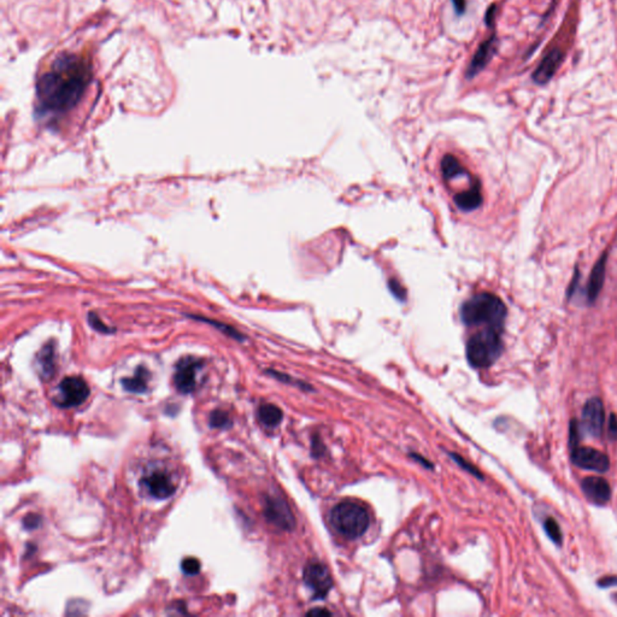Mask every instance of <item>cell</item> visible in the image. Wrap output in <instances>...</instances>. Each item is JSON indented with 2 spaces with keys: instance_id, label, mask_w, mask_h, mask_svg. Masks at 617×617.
Segmentation results:
<instances>
[{
  "instance_id": "obj_1",
  "label": "cell",
  "mask_w": 617,
  "mask_h": 617,
  "mask_svg": "<svg viewBox=\"0 0 617 617\" xmlns=\"http://www.w3.org/2000/svg\"><path fill=\"white\" fill-rule=\"evenodd\" d=\"M92 79L89 58L64 53L57 57L37 84V110L42 116H58L74 109Z\"/></svg>"
},
{
  "instance_id": "obj_2",
  "label": "cell",
  "mask_w": 617,
  "mask_h": 617,
  "mask_svg": "<svg viewBox=\"0 0 617 617\" xmlns=\"http://www.w3.org/2000/svg\"><path fill=\"white\" fill-rule=\"evenodd\" d=\"M506 317V307L501 298L492 293H479L464 302L460 319L465 325H486L501 330Z\"/></svg>"
},
{
  "instance_id": "obj_3",
  "label": "cell",
  "mask_w": 617,
  "mask_h": 617,
  "mask_svg": "<svg viewBox=\"0 0 617 617\" xmlns=\"http://www.w3.org/2000/svg\"><path fill=\"white\" fill-rule=\"evenodd\" d=\"M501 330L486 327L474 334L467 343V358L472 367L488 368L503 352Z\"/></svg>"
},
{
  "instance_id": "obj_4",
  "label": "cell",
  "mask_w": 617,
  "mask_h": 617,
  "mask_svg": "<svg viewBox=\"0 0 617 617\" xmlns=\"http://www.w3.org/2000/svg\"><path fill=\"white\" fill-rule=\"evenodd\" d=\"M330 522L338 533L348 539H357L367 532L370 526L368 511L355 501H343L333 508Z\"/></svg>"
},
{
  "instance_id": "obj_5",
  "label": "cell",
  "mask_w": 617,
  "mask_h": 617,
  "mask_svg": "<svg viewBox=\"0 0 617 617\" xmlns=\"http://www.w3.org/2000/svg\"><path fill=\"white\" fill-rule=\"evenodd\" d=\"M203 368V361L199 358L187 356L177 363L174 373V384L182 395H190L198 385V374Z\"/></svg>"
},
{
  "instance_id": "obj_6",
  "label": "cell",
  "mask_w": 617,
  "mask_h": 617,
  "mask_svg": "<svg viewBox=\"0 0 617 617\" xmlns=\"http://www.w3.org/2000/svg\"><path fill=\"white\" fill-rule=\"evenodd\" d=\"M60 395L55 402L60 408H74L84 404L89 397V386L79 376L65 377L60 384Z\"/></svg>"
},
{
  "instance_id": "obj_7",
  "label": "cell",
  "mask_w": 617,
  "mask_h": 617,
  "mask_svg": "<svg viewBox=\"0 0 617 617\" xmlns=\"http://www.w3.org/2000/svg\"><path fill=\"white\" fill-rule=\"evenodd\" d=\"M571 460L576 467L596 473H607L610 469V460L602 451L589 446L571 447Z\"/></svg>"
},
{
  "instance_id": "obj_8",
  "label": "cell",
  "mask_w": 617,
  "mask_h": 617,
  "mask_svg": "<svg viewBox=\"0 0 617 617\" xmlns=\"http://www.w3.org/2000/svg\"><path fill=\"white\" fill-rule=\"evenodd\" d=\"M265 516L268 522L281 530L291 532L296 527V519L287 501H283L280 497L265 498Z\"/></svg>"
},
{
  "instance_id": "obj_9",
  "label": "cell",
  "mask_w": 617,
  "mask_h": 617,
  "mask_svg": "<svg viewBox=\"0 0 617 617\" xmlns=\"http://www.w3.org/2000/svg\"><path fill=\"white\" fill-rule=\"evenodd\" d=\"M304 582L312 591L315 599L325 598L333 587V579L327 566L321 563H310L304 569Z\"/></svg>"
},
{
  "instance_id": "obj_10",
  "label": "cell",
  "mask_w": 617,
  "mask_h": 617,
  "mask_svg": "<svg viewBox=\"0 0 617 617\" xmlns=\"http://www.w3.org/2000/svg\"><path fill=\"white\" fill-rule=\"evenodd\" d=\"M605 422V413L602 400L591 398L582 410L580 429L585 436L600 438Z\"/></svg>"
},
{
  "instance_id": "obj_11",
  "label": "cell",
  "mask_w": 617,
  "mask_h": 617,
  "mask_svg": "<svg viewBox=\"0 0 617 617\" xmlns=\"http://www.w3.org/2000/svg\"><path fill=\"white\" fill-rule=\"evenodd\" d=\"M141 485L150 496L156 499H168L177 491L172 476L162 470H156L144 476L141 479Z\"/></svg>"
},
{
  "instance_id": "obj_12",
  "label": "cell",
  "mask_w": 617,
  "mask_h": 617,
  "mask_svg": "<svg viewBox=\"0 0 617 617\" xmlns=\"http://www.w3.org/2000/svg\"><path fill=\"white\" fill-rule=\"evenodd\" d=\"M581 490L591 503L597 506L607 504L611 498V488L607 480L597 476H589L581 483Z\"/></svg>"
},
{
  "instance_id": "obj_13",
  "label": "cell",
  "mask_w": 617,
  "mask_h": 617,
  "mask_svg": "<svg viewBox=\"0 0 617 617\" xmlns=\"http://www.w3.org/2000/svg\"><path fill=\"white\" fill-rule=\"evenodd\" d=\"M497 50V37L496 35L485 40V42L479 46L478 51L475 52L473 60L469 64L468 70H467V79H473L474 76L483 71L486 65L491 62L492 57L494 56Z\"/></svg>"
},
{
  "instance_id": "obj_14",
  "label": "cell",
  "mask_w": 617,
  "mask_h": 617,
  "mask_svg": "<svg viewBox=\"0 0 617 617\" xmlns=\"http://www.w3.org/2000/svg\"><path fill=\"white\" fill-rule=\"evenodd\" d=\"M562 61L563 52L560 48H553V51L548 52L532 75L534 82L537 84H548L553 79V75L556 74Z\"/></svg>"
},
{
  "instance_id": "obj_15",
  "label": "cell",
  "mask_w": 617,
  "mask_h": 617,
  "mask_svg": "<svg viewBox=\"0 0 617 617\" xmlns=\"http://www.w3.org/2000/svg\"><path fill=\"white\" fill-rule=\"evenodd\" d=\"M455 204L462 211H474L483 204V198L481 193V185L478 180H474L468 190L460 192L455 197Z\"/></svg>"
},
{
  "instance_id": "obj_16",
  "label": "cell",
  "mask_w": 617,
  "mask_h": 617,
  "mask_svg": "<svg viewBox=\"0 0 617 617\" xmlns=\"http://www.w3.org/2000/svg\"><path fill=\"white\" fill-rule=\"evenodd\" d=\"M37 368H39V375L42 376L44 380L51 379L55 371H56V350H55V343H48L42 348V351L37 353Z\"/></svg>"
},
{
  "instance_id": "obj_17",
  "label": "cell",
  "mask_w": 617,
  "mask_h": 617,
  "mask_svg": "<svg viewBox=\"0 0 617 617\" xmlns=\"http://www.w3.org/2000/svg\"><path fill=\"white\" fill-rule=\"evenodd\" d=\"M151 377L150 371L146 368L140 366L135 370L134 375L132 377H127L121 381L122 386L127 392L135 393V395H141L145 393L149 388V381Z\"/></svg>"
},
{
  "instance_id": "obj_18",
  "label": "cell",
  "mask_w": 617,
  "mask_h": 617,
  "mask_svg": "<svg viewBox=\"0 0 617 617\" xmlns=\"http://www.w3.org/2000/svg\"><path fill=\"white\" fill-rule=\"evenodd\" d=\"M605 260H607V256L604 255L597 262V265L592 270L589 286H587V298H589V302L593 303L597 299L600 289L603 287L604 278H605Z\"/></svg>"
},
{
  "instance_id": "obj_19",
  "label": "cell",
  "mask_w": 617,
  "mask_h": 617,
  "mask_svg": "<svg viewBox=\"0 0 617 617\" xmlns=\"http://www.w3.org/2000/svg\"><path fill=\"white\" fill-rule=\"evenodd\" d=\"M258 418L265 427H278L283 421V410L274 404H263L258 409Z\"/></svg>"
},
{
  "instance_id": "obj_20",
  "label": "cell",
  "mask_w": 617,
  "mask_h": 617,
  "mask_svg": "<svg viewBox=\"0 0 617 617\" xmlns=\"http://www.w3.org/2000/svg\"><path fill=\"white\" fill-rule=\"evenodd\" d=\"M441 172L446 180H452L455 177H460L463 174H467V170L458 158L455 157L454 154H446L441 161Z\"/></svg>"
},
{
  "instance_id": "obj_21",
  "label": "cell",
  "mask_w": 617,
  "mask_h": 617,
  "mask_svg": "<svg viewBox=\"0 0 617 617\" xmlns=\"http://www.w3.org/2000/svg\"><path fill=\"white\" fill-rule=\"evenodd\" d=\"M209 424L214 429H228L232 427V420L228 413L218 409L210 413Z\"/></svg>"
},
{
  "instance_id": "obj_22",
  "label": "cell",
  "mask_w": 617,
  "mask_h": 617,
  "mask_svg": "<svg viewBox=\"0 0 617 617\" xmlns=\"http://www.w3.org/2000/svg\"><path fill=\"white\" fill-rule=\"evenodd\" d=\"M544 528H545V532H546V534L553 540V543L556 544V545H562L563 535H562L561 528H560V526L555 521V519L548 517V520L545 521V524H544Z\"/></svg>"
},
{
  "instance_id": "obj_23",
  "label": "cell",
  "mask_w": 617,
  "mask_h": 617,
  "mask_svg": "<svg viewBox=\"0 0 617 617\" xmlns=\"http://www.w3.org/2000/svg\"><path fill=\"white\" fill-rule=\"evenodd\" d=\"M181 569L186 575H197L200 571V562L193 557H187L182 561Z\"/></svg>"
},
{
  "instance_id": "obj_24",
  "label": "cell",
  "mask_w": 617,
  "mask_h": 617,
  "mask_svg": "<svg viewBox=\"0 0 617 617\" xmlns=\"http://www.w3.org/2000/svg\"><path fill=\"white\" fill-rule=\"evenodd\" d=\"M89 322L93 330H98V332H102L104 334H110L112 332L111 330H109V327H107V325L102 323V321L99 320V317H98L94 312H89Z\"/></svg>"
},
{
  "instance_id": "obj_25",
  "label": "cell",
  "mask_w": 617,
  "mask_h": 617,
  "mask_svg": "<svg viewBox=\"0 0 617 617\" xmlns=\"http://www.w3.org/2000/svg\"><path fill=\"white\" fill-rule=\"evenodd\" d=\"M451 456H452V458H454V460L457 462V464H460V467H462V468L463 469H465V470H467L468 473L473 474V475H475L476 478L483 479V475L480 474V472H479L478 469L475 468V467H473L472 464H469L467 460H464L463 458L460 457V456L456 455V454H451Z\"/></svg>"
},
{
  "instance_id": "obj_26",
  "label": "cell",
  "mask_w": 617,
  "mask_h": 617,
  "mask_svg": "<svg viewBox=\"0 0 617 617\" xmlns=\"http://www.w3.org/2000/svg\"><path fill=\"white\" fill-rule=\"evenodd\" d=\"M40 525H42V517L37 514H29L24 517V527L28 530L37 529Z\"/></svg>"
},
{
  "instance_id": "obj_27",
  "label": "cell",
  "mask_w": 617,
  "mask_h": 617,
  "mask_svg": "<svg viewBox=\"0 0 617 617\" xmlns=\"http://www.w3.org/2000/svg\"><path fill=\"white\" fill-rule=\"evenodd\" d=\"M388 287H390L391 292L393 293L395 297L400 298V299H405V297H406L405 289L402 287V285L398 281L391 280L390 283H388Z\"/></svg>"
},
{
  "instance_id": "obj_28",
  "label": "cell",
  "mask_w": 617,
  "mask_h": 617,
  "mask_svg": "<svg viewBox=\"0 0 617 617\" xmlns=\"http://www.w3.org/2000/svg\"><path fill=\"white\" fill-rule=\"evenodd\" d=\"M609 436L613 439V440H616L617 439V418L615 416V413H611V416H610V420H609V429H608Z\"/></svg>"
},
{
  "instance_id": "obj_29",
  "label": "cell",
  "mask_w": 617,
  "mask_h": 617,
  "mask_svg": "<svg viewBox=\"0 0 617 617\" xmlns=\"http://www.w3.org/2000/svg\"><path fill=\"white\" fill-rule=\"evenodd\" d=\"M452 5L455 8L456 14L463 15L467 9V1L465 0H452Z\"/></svg>"
},
{
  "instance_id": "obj_30",
  "label": "cell",
  "mask_w": 617,
  "mask_h": 617,
  "mask_svg": "<svg viewBox=\"0 0 617 617\" xmlns=\"http://www.w3.org/2000/svg\"><path fill=\"white\" fill-rule=\"evenodd\" d=\"M307 615L309 616H332V613L327 609L317 608L310 610Z\"/></svg>"
},
{
  "instance_id": "obj_31",
  "label": "cell",
  "mask_w": 617,
  "mask_h": 617,
  "mask_svg": "<svg viewBox=\"0 0 617 617\" xmlns=\"http://www.w3.org/2000/svg\"><path fill=\"white\" fill-rule=\"evenodd\" d=\"M494 14H496V6L492 5L490 9L488 10V12H486V16H485V21H486V24L488 26H492L493 19H494Z\"/></svg>"
},
{
  "instance_id": "obj_32",
  "label": "cell",
  "mask_w": 617,
  "mask_h": 617,
  "mask_svg": "<svg viewBox=\"0 0 617 617\" xmlns=\"http://www.w3.org/2000/svg\"><path fill=\"white\" fill-rule=\"evenodd\" d=\"M599 585L603 586V587H605V586L617 585V578H605L604 580L599 582Z\"/></svg>"
},
{
  "instance_id": "obj_33",
  "label": "cell",
  "mask_w": 617,
  "mask_h": 617,
  "mask_svg": "<svg viewBox=\"0 0 617 617\" xmlns=\"http://www.w3.org/2000/svg\"><path fill=\"white\" fill-rule=\"evenodd\" d=\"M413 458H415V460H418V462H423V465H424V467H427V468H429V467H431V468H432V464H431V462L423 460L421 456L413 455Z\"/></svg>"
}]
</instances>
